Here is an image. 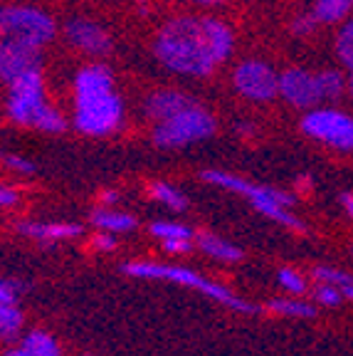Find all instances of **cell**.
I'll return each mask as SVG.
<instances>
[{
    "mask_svg": "<svg viewBox=\"0 0 353 356\" xmlns=\"http://www.w3.org/2000/svg\"><path fill=\"white\" fill-rule=\"evenodd\" d=\"M190 3H198V6L210 8V6H222V3H225V0H190Z\"/></svg>",
    "mask_w": 353,
    "mask_h": 356,
    "instance_id": "obj_36",
    "label": "cell"
},
{
    "mask_svg": "<svg viewBox=\"0 0 353 356\" xmlns=\"http://www.w3.org/2000/svg\"><path fill=\"white\" fill-rule=\"evenodd\" d=\"M232 87L249 102H272L279 95V74L265 60H243L232 72Z\"/></svg>",
    "mask_w": 353,
    "mask_h": 356,
    "instance_id": "obj_9",
    "label": "cell"
},
{
    "mask_svg": "<svg viewBox=\"0 0 353 356\" xmlns=\"http://www.w3.org/2000/svg\"><path fill=\"white\" fill-rule=\"evenodd\" d=\"M151 233L161 240H190L193 230L188 225H181V222H171V220H158L151 225Z\"/></svg>",
    "mask_w": 353,
    "mask_h": 356,
    "instance_id": "obj_24",
    "label": "cell"
},
{
    "mask_svg": "<svg viewBox=\"0 0 353 356\" xmlns=\"http://www.w3.org/2000/svg\"><path fill=\"white\" fill-rule=\"evenodd\" d=\"M65 38L72 47L94 57H101L111 50L109 33L101 28L99 22L89 20V17H69L65 25Z\"/></svg>",
    "mask_w": 353,
    "mask_h": 356,
    "instance_id": "obj_12",
    "label": "cell"
},
{
    "mask_svg": "<svg viewBox=\"0 0 353 356\" xmlns=\"http://www.w3.org/2000/svg\"><path fill=\"white\" fill-rule=\"evenodd\" d=\"M279 284L284 289H289V292H294V295H302L304 289H306V284H304V277L299 273H294V270H289V267H281L279 270Z\"/></svg>",
    "mask_w": 353,
    "mask_h": 356,
    "instance_id": "obj_26",
    "label": "cell"
},
{
    "mask_svg": "<svg viewBox=\"0 0 353 356\" xmlns=\"http://www.w3.org/2000/svg\"><path fill=\"white\" fill-rule=\"evenodd\" d=\"M15 292H17V284L0 280V302H15Z\"/></svg>",
    "mask_w": 353,
    "mask_h": 356,
    "instance_id": "obj_31",
    "label": "cell"
},
{
    "mask_svg": "<svg viewBox=\"0 0 353 356\" xmlns=\"http://www.w3.org/2000/svg\"><path fill=\"white\" fill-rule=\"evenodd\" d=\"M314 277L319 280V282L334 284V287H338L341 292L348 287V284H353L351 275L343 273V270H336V267H316V270H314Z\"/></svg>",
    "mask_w": 353,
    "mask_h": 356,
    "instance_id": "obj_25",
    "label": "cell"
},
{
    "mask_svg": "<svg viewBox=\"0 0 353 356\" xmlns=\"http://www.w3.org/2000/svg\"><path fill=\"white\" fill-rule=\"evenodd\" d=\"M270 309L277 312V314H284V317H297V319L316 317V307H311L309 302H299V300H272Z\"/></svg>",
    "mask_w": 353,
    "mask_h": 356,
    "instance_id": "obj_21",
    "label": "cell"
},
{
    "mask_svg": "<svg viewBox=\"0 0 353 356\" xmlns=\"http://www.w3.org/2000/svg\"><path fill=\"white\" fill-rule=\"evenodd\" d=\"M343 297H351V300H353V284H348V287L343 289Z\"/></svg>",
    "mask_w": 353,
    "mask_h": 356,
    "instance_id": "obj_39",
    "label": "cell"
},
{
    "mask_svg": "<svg viewBox=\"0 0 353 356\" xmlns=\"http://www.w3.org/2000/svg\"><path fill=\"white\" fill-rule=\"evenodd\" d=\"M353 10V0H316L314 17L319 25H336L343 22Z\"/></svg>",
    "mask_w": 353,
    "mask_h": 356,
    "instance_id": "obj_15",
    "label": "cell"
},
{
    "mask_svg": "<svg viewBox=\"0 0 353 356\" xmlns=\"http://www.w3.org/2000/svg\"><path fill=\"white\" fill-rule=\"evenodd\" d=\"M124 273L138 280H166V282H176V284H183V287L200 289L203 295L213 297V300L222 302V305L232 307V309L254 312V307L249 305V302L235 297L227 287H222V284H217V282H210L208 277L193 273V270H186V267L158 265V262H129V265H124Z\"/></svg>",
    "mask_w": 353,
    "mask_h": 356,
    "instance_id": "obj_5",
    "label": "cell"
},
{
    "mask_svg": "<svg viewBox=\"0 0 353 356\" xmlns=\"http://www.w3.org/2000/svg\"><path fill=\"white\" fill-rule=\"evenodd\" d=\"M3 161H6V166H10L13 171H20V173H33L35 171V163H30L28 159H22V156L8 154Z\"/></svg>",
    "mask_w": 353,
    "mask_h": 356,
    "instance_id": "obj_29",
    "label": "cell"
},
{
    "mask_svg": "<svg viewBox=\"0 0 353 356\" xmlns=\"http://www.w3.org/2000/svg\"><path fill=\"white\" fill-rule=\"evenodd\" d=\"M316 87H319L321 102H336L348 89V82L341 70H321L316 72Z\"/></svg>",
    "mask_w": 353,
    "mask_h": 356,
    "instance_id": "obj_16",
    "label": "cell"
},
{
    "mask_svg": "<svg viewBox=\"0 0 353 356\" xmlns=\"http://www.w3.org/2000/svg\"><path fill=\"white\" fill-rule=\"evenodd\" d=\"M92 222L99 230L106 233H126V230L136 228V220L129 213H116V211H94Z\"/></svg>",
    "mask_w": 353,
    "mask_h": 356,
    "instance_id": "obj_17",
    "label": "cell"
},
{
    "mask_svg": "<svg viewBox=\"0 0 353 356\" xmlns=\"http://www.w3.org/2000/svg\"><path fill=\"white\" fill-rule=\"evenodd\" d=\"M55 33V17L42 8L22 6V3L0 6V40L44 47L47 42H52Z\"/></svg>",
    "mask_w": 353,
    "mask_h": 356,
    "instance_id": "obj_6",
    "label": "cell"
},
{
    "mask_svg": "<svg viewBox=\"0 0 353 356\" xmlns=\"http://www.w3.org/2000/svg\"><path fill=\"white\" fill-rule=\"evenodd\" d=\"M149 191H151V195L158 200V203L173 208V211H186V208H188V198L176 188V186L163 184V181H156V184H151Z\"/></svg>",
    "mask_w": 353,
    "mask_h": 356,
    "instance_id": "obj_20",
    "label": "cell"
},
{
    "mask_svg": "<svg viewBox=\"0 0 353 356\" xmlns=\"http://www.w3.org/2000/svg\"><path fill=\"white\" fill-rule=\"evenodd\" d=\"M42 67V47L13 40H0V79L10 84L15 77Z\"/></svg>",
    "mask_w": 353,
    "mask_h": 356,
    "instance_id": "obj_11",
    "label": "cell"
},
{
    "mask_svg": "<svg viewBox=\"0 0 353 356\" xmlns=\"http://www.w3.org/2000/svg\"><path fill=\"white\" fill-rule=\"evenodd\" d=\"M22 327V312L13 302H0V339H10Z\"/></svg>",
    "mask_w": 353,
    "mask_h": 356,
    "instance_id": "obj_22",
    "label": "cell"
},
{
    "mask_svg": "<svg viewBox=\"0 0 353 356\" xmlns=\"http://www.w3.org/2000/svg\"><path fill=\"white\" fill-rule=\"evenodd\" d=\"M20 233L38 240H69L82 235L74 222H20Z\"/></svg>",
    "mask_w": 353,
    "mask_h": 356,
    "instance_id": "obj_14",
    "label": "cell"
},
{
    "mask_svg": "<svg viewBox=\"0 0 353 356\" xmlns=\"http://www.w3.org/2000/svg\"><path fill=\"white\" fill-rule=\"evenodd\" d=\"M341 203H343V208H346V213L353 218V193H343L341 195Z\"/></svg>",
    "mask_w": 353,
    "mask_h": 356,
    "instance_id": "obj_34",
    "label": "cell"
},
{
    "mask_svg": "<svg viewBox=\"0 0 353 356\" xmlns=\"http://www.w3.org/2000/svg\"><path fill=\"white\" fill-rule=\"evenodd\" d=\"M316 17L314 13H304V15H297L292 20V33L297 35V38H306V35H311L316 30Z\"/></svg>",
    "mask_w": 353,
    "mask_h": 356,
    "instance_id": "obj_28",
    "label": "cell"
},
{
    "mask_svg": "<svg viewBox=\"0 0 353 356\" xmlns=\"http://www.w3.org/2000/svg\"><path fill=\"white\" fill-rule=\"evenodd\" d=\"M200 248H203L210 257H217V260H225V262L243 260V250H240L238 245L227 243V240L217 238V235L203 233L200 235Z\"/></svg>",
    "mask_w": 353,
    "mask_h": 356,
    "instance_id": "obj_18",
    "label": "cell"
},
{
    "mask_svg": "<svg viewBox=\"0 0 353 356\" xmlns=\"http://www.w3.org/2000/svg\"><path fill=\"white\" fill-rule=\"evenodd\" d=\"M94 245H97L99 250H114V238H111V235H97Z\"/></svg>",
    "mask_w": 353,
    "mask_h": 356,
    "instance_id": "obj_33",
    "label": "cell"
},
{
    "mask_svg": "<svg viewBox=\"0 0 353 356\" xmlns=\"http://www.w3.org/2000/svg\"><path fill=\"white\" fill-rule=\"evenodd\" d=\"M302 131L338 151H353V117L331 106H314L304 114Z\"/></svg>",
    "mask_w": 353,
    "mask_h": 356,
    "instance_id": "obj_8",
    "label": "cell"
},
{
    "mask_svg": "<svg viewBox=\"0 0 353 356\" xmlns=\"http://www.w3.org/2000/svg\"><path fill=\"white\" fill-rule=\"evenodd\" d=\"M163 248H166V252H188L190 243L188 240H163Z\"/></svg>",
    "mask_w": 353,
    "mask_h": 356,
    "instance_id": "obj_32",
    "label": "cell"
},
{
    "mask_svg": "<svg viewBox=\"0 0 353 356\" xmlns=\"http://www.w3.org/2000/svg\"><path fill=\"white\" fill-rule=\"evenodd\" d=\"M99 200L101 203H116V200H119V193H116V191H104V193L99 195Z\"/></svg>",
    "mask_w": 353,
    "mask_h": 356,
    "instance_id": "obj_35",
    "label": "cell"
},
{
    "mask_svg": "<svg viewBox=\"0 0 353 356\" xmlns=\"http://www.w3.org/2000/svg\"><path fill=\"white\" fill-rule=\"evenodd\" d=\"M215 117L195 102L166 122L156 124L151 136H154V144L158 149H183V146H190L195 141L210 139L215 134Z\"/></svg>",
    "mask_w": 353,
    "mask_h": 356,
    "instance_id": "obj_7",
    "label": "cell"
},
{
    "mask_svg": "<svg viewBox=\"0 0 353 356\" xmlns=\"http://www.w3.org/2000/svg\"><path fill=\"white\" fill-rule=\"evenodd\" d=\"M279 97L297 109H314L321 104L316 74L304 67H289L279 74Z\"/></svg>",
    "mask_w": 353,
    "mask_h": 356,
    "instance_id": "obj_10",
    "label": "cell"
},
{
    "mask_svg": "<svg viewBox=\"0 0 353 356\" xmlns=\"http://www.w3.org/2000/svg\"><path fill=\"white\" fill-rule=\"evenodd\" d=\"M348 95H351V99H353V70H348Z\"/></svg>",
    "mask_w": 353,
    "mask_h": 356,
    "instance_id": "obj_38",
    "label": "cell"
},
{
    "mask_svg": "<svg viewBox=\"0 0 353 356\" xmlns=\"http://www.w3.org/2000/svg\"><path fill=\"white\" fill-rule=\"evenodd\" d=\"M124 122V102L114 92V74L94 62L74 74V127L87 136H109Z\"/></svg>",
    "mask_w": 353,
    "mask_h": 356,
    "instance_id": "obj_2",
    "label": "cell"
},
{
    "mask_svg": "<svg viewBox=\"0 0 353 356\" xmlns=\"http://www.w3.org/2000/svg\"><path fill=\"white\" fill-rule=\"evenodd\" d=\"M17 203V191L8 188V186H0V208L15 206Z\"/></svg>",
    "mask_w": 353,
    "mask_h": 356,
    "instance_id": "obj_30",
    "label": "cell"
},
{
    "mask_svg": "<svg viewBox=\"0 0 353 356\" xmlns=\"http://www.w3.org/2000/svg\"><path fill=\"white\" fill-rule=\"evenodd\" d=\"M336 55L348 70H353V17L341 25L336 35Z\"/></svg>",
    "mask_w": 353,
    "mask_h": 356,
    "instance_id": "obj_23",
    "label": "cell"
},
{
    "mask_svg": "<svg viewBox=\"0 0 353 356\" xmlns=\"http://www.w3.org/2000/svg\"><path fill=\"white\" fill-rule=\"evenodd\" d=\"M8 356H33V354H30L28 349H22V346H20V349H13V351H8Z\"/></svg>",
    "mask_w": 353,
    "mask_h": 356,
    "instance_id": "obj_37",
    "label": "cell"
},
{
    "mask_svg": "<svg viewBox=\"0 0 353 356\" xmlns=\"http://www.w3.org/2000/svg\"><path fill=\"white\" fill-rule=\"evenodd\" d=\"M314 297H316V302H321V305H326V307H336L338 302H341L343 292H341L338 287H334V284L321 282L319 287L314 289Z\"/></svg>",
    "mask_w": 353,
    "mask_h": 356,
    "instance_id": "obj_27",
    "label": "cell"
},
{
    "mask_svg": "<svg viewBox=\"0 0 353 356\" xmlns=\"http://www.w3.org/2000/svg\"><path fill=\"white\" fill-rule=\"evenodd\" d=\"M203 181H208V184H213V186H220V188H225V191H232V193L245 195V198L252 203V208H257L262 216L272 218V220L281 222V225H287V228H292V230H302V220L289 213V208H292L297 200H294V195L287 193V191L249 184V181L235 176V173L215 171V168L203 171Z\"/></svg>",
    "mask_w": 353,
    "mask_h": 356,
    "instance_id": "obj_4",
    "label": "cell"
},
{
    "mask_svg": "<svg viewBox=\"0 0 353 356\" xmlns=\"http://www.w3.org/2000/svg\"><path fill=\"white\" fill-rule=\"evenodd\" d=\"M235 33L217 17L181 15L156 33L154 55L161 65L183 77H208L230 60Z\"/></svg>",
    "mask_w": 353,
    "mask_h": 356,
    "instance_id": "obj_1",
    "label": "cell"
},
{
    "mask_svg": "<svg viewBox=\"0 0 353 356\" xmlns=\"http://www.w3.org/2000/svg\"><path fill=\"white\" fill-rule=\"evenodd\" d=\"M22 349H28L33 356H62L57 341L44 332H30L22 339Z\"/></svg>",
    "mask_w": 353,
    "mask_h": 356,
    "instance_id": "obj_19",
    "label": "cell"
},
{
    "mask_svg": "<svg viewBox=\"0 0 353 356\" xmlns=\"http://www.w3.org/2000/svg\"><path fill=\"white\" fill-rule=\"evenodd\" d=\"M8 87H10V92H8V117L15 124L50 134H60L67 129L65 114L47 102L42 70H30V72L13 79Z\"/></svg>",
    "mask_w": 353,
    "mask_h": 356,
    "instance_id": "obj_3",
    "label": "cell"
},
{
    "mask_svg": "<svg viewBox=\"0 0 353 356\" xmlns=\"http://www.w3.org/2000/svg\"><path fill=\"white\" fill-rule=\"evenodd\" d=\"M190 104H195V99L188 97L186 92H178V89H158V92H154V95L144 102V109H146V117L158 124V122L171 119L173 114H178V111Z\"/></svg>",
    "mask_w": 353,
    "mask_h": 356,
    "instance_id": "obj_13",
    "label": "cell"
}]
</instances>
